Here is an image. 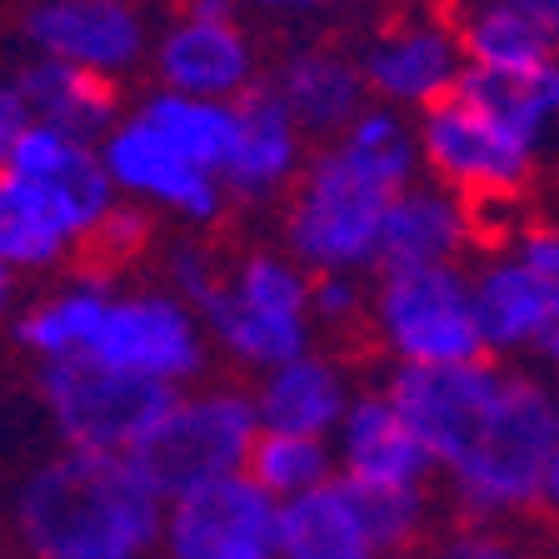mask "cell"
Wrapping results in <instances>:
<instances>
[{"label":"cell","mask_w":559,"mask_h":559,"mask_svg":"<svg viewBox=\"0 0 559 559\" xmlns=\"http://www.w3.org/2000/svg\"><path fill=\"white\" fill-rule=\"evenodd\" d=\"M530 11H549V5H559V0H524Z\"/></svg>","instance_id":"38"},{"label":"cell","mask_w":559,"mask_h":559,"mask_svg":"<svg viewBox=\"0 0 559 559\" xmlns=\"http://www.w3.org/2000/svg\"><path fill=\"white\" fill-rule=\"evenodd\" d=\"M205 340L235 370H275L310 349V270L285 250H245L225 260L221 285L195 305Z\"/></svg>","instance_id":"5"},{"label":"cell","mask_w":559,"mask_h":559,"mask_svg":"<svg viewBox=\"0 0 559 559\" xmlns=\"http://www.w3.org/2000/svg\"><path fill=\"white\" fill-rule=\"evenodd\" d=\"M545 504H549V510H559V460L549 465V479H545Z\"/></svg>","instance_id":"37"},{"label":"cell","mask_w":559,"mask_h":559,"mask_svg":"<svg viewBox=\"0 0 559 559\" xmlns=\"http://www.w3.org/2000/svg\"><path fill=\"white\" fill-rule=\"evenodd\" d=\"M355 66H360L365 95L405 116L430 110L465 81V56H460V40L444 11H405L374 25L355 50Z\"/></svg>","instance_id":"13"},{"label":"cell","mask_w":559,"mask_h":559,"mask_svg":"<svg viewBox=\"0 0 559 559\" xmlns=\"http://www.w3.org/2000/svg\"><path fill=\"white\" fill-rule=\"evenodd\" d=\"M325 0H240V11H260V15H314Z\"/></svg>","instance_id":"35"},{"label":"cell","mask_w":559,"mask_h":559,"mask_svg":"<svg viewBox=\"0 0 559 559\" xmlns=\"http://www.w3.org/2000/svg\"><path fill=\"white\" fill-rule=\"evenodd\" d=\"M349 365L340 360L335 349H300L295 360L275 365L260 374L255 395V419L260 430H280V435H320L330 425H340L349 395Z\"/></svg>","instance_id":"20"},{"label":"cell","mask_w":559,"mask_h":559,"mask_svg":"<svg viewBox=\"0 0 559 559\" xmlns=\"http://www.w3.org/2000/svg\"><path fill=\"white\" fill-rule=\"evenodd\" d=\"M110 285H116V280H100V275H91V270H66L60 285H50L40 300H31L21 310L15 340H21L40 365L81 360V349H85V340H91L95 314H100Z\"/></svg>","instance_id":"25"},{"label":"cell","mask_w":559,"mask_h":559,"mask_svg":"<svg viewBox=\"0 0 559 559\" xmlns=\"http://www.w3.org/2000/svg\"><path fill=\"white\" fill-rule=\"evenodd\" d=\"M310 151H314V140L295 126V116L270 95L265 81L255 91H245L235 100L230 160L221 170V186L230 195V205L260 210V205L285 200L295 190V180H300Z\"/></svg>","instance_id":"16"},{"label":"cell","mask_w":559,"mask_h":559,"mask_svg":"<svg viewBox=\"0 0 559 559\" xmlns=\"http://www.w3.org/2000/svg\"><path fill=\"white\" fill-rule=\"evenodd\" d=\"M345 430V475L365 485H395V489H425V475L435 460L425 444L409 435V425L390 409L384 395H355L340 415Z\"/></svg>","instance_id":"24"},{"label":"cell","mask_w":559,"mask_h":559,"mask_svg":"<svg viewBox=\"0 0 559 559\" xmlns=\"http://www.w3.org/2000/svg\"><path fill=\"white\" fill-rule=\"evenodd\" d=\"M469 295H475L479 340H485V349L495 360L539 345V330H545V285L520 265V255H514L510 245L489 250L469 270Z\"/></svg>","instance_id":"22"},{"label":"cell","mask_w":559,"mask_h":559,"mask_svg":"<svg viewBox=\"0 0 559 559\" xmlns=\"http://www.w3.org/2000/svg\"><path fill=\"white\" fill-rule=\"evenodd\" d=\"M15 35L25 56L60 60L120 85L151 60L155 21L145 0H25Z\"/></svg>","instance_id":"12"},{"label":"cell","mask_w":559,"mask_h":559,"mask_svg":"<svg viewBox=\"0 0 559 559\" xmlns=\"http://www.w3.org/2000/svg\"><path fill=\"white\" fill-rule=\"evenodd\" d=\"M100 145L35 120L0 165V260L15 275L81 265L91 235L116 210Z\"/></svg>","instance_id":"2"},{"label":"cell","mask_w":559,"mask_h":559,"mask_svg":"<svg viewBox=\"0 0 559 559\" xmlns=\"http://www.w3.org/2000/svg\"><path fill=\"white\" fill-rule=\"evenodd\" d=\"M275 504L245 475H225L175 500L170 555L175 559H275Z\"/></svg>","instance_id":"18"},{"label":"cell","mask_w":559,"mask_h":559,"mask_svg":"<svg viewBox=\"0 0 559 559\" xmlns=\"http://www.w3.org/2000/svg\"><path fill=\"white\" fill-rule=\"evenodd\" d=\"M265 85L314 145L340 135L370 105L360 66H355V50L335 46V40H300V46H290L265 70Z\"/></svg>","instance_id":"19"},{"label":"cell","mask_w":559,"mask_h":559,"mask_svg":"<svg viewBox=\"0 0 559 559\" xmlns=\"http://www.w3.org/2000/svg\"><path fill=\"white\" fill-rule=\"evenodd\" d=\"M31 110H25V95L15 91L11 70H0V165L11 160V151L21 145V135L31 130Z\"/></svg>","instance_id":"34"},{"label":"cell","mask_w":559,"mask_h":559,"mask_svg":"<svg viewBox=\"0 0 559 559\" xmlns=\"http://www.w3.org/2000/svg\"><path fill=\"white\" fill-rule=\"evenodd\" d=\"M95 145H100V165L126 205H140L145 215H165L186 230H215L230 215V195H225L221 175H210L205 165L175 151L135 105H126L120 120Z\"/></svg>","instance_id":"10"},{"label":"cell","mask_w":559,"mask_h":559,"mask_svg":"<svg viewBox=\"0 0 559 559\" xmlns=\"http://www.w3.org/2000/svg\"><path fill=\"white\" fill-rule=\"evenodd\" d=\"M460 95L485 105L489 116H500L524 140H535L539 151H549L559 140V56L539 60L514 75H485V70H465Z\"/></svg>","instance_id":"27"},{"label":"cell","mask_w":559,"mask_h":559,"mask_svg":"<svg viewBox=\"0 0 559 559\" xmlns=\"http://www.w3.org/2000/svg\"><path fill=\"white\" fill-rule=\"evenodd\" d=\"M35 390L46 400L50 419L70 440V450L130 454L165 419L180 390L140 374L105 370L91 360H50L35 374Z\"/></svg>","instance_id":"11"},{"label":"cell","mask_w":559,"mask_h":559,"mask_svg":"<svg viewBox=\"0 0 559 559\" xmlns=\"http://www.w3.org/2000/svg\"><path fill=\"white\" fill-rule=\"evenodd\" d=\"M510 250L545 285V330H539L535 355L559 365V225H524L510 240Z\"/></svg>","instance_id":"31"},{"label":"cell","mask_w":559,"mask_h":559,"mask_svg":"<svg viewBox=\"0 0 559 559\" xmlns=\"http://www.w3.org/2000/svg\"><path fill=\"white\" fill-rule=\"evenodd\" d=\"M240 475L265 495H300L330 479V450L314 435H280V430H255V440L245 444Z\"/></svg>","instance_id":"30"},{"label":"cell","mask_w":559,"mask_h":559,"mask_svg":"<svg viewBox=\"0 0 559 559\" xmlns=\"http://www.w3.org/2000/svg\"><path fill=\"white\" fill-rule=\"evenodd\" d=\"M365 330L374 355H390L395 365H465L489 355L475 325L465 265L374 275Z\"/></svg>","instance_id":"8"},{"label":"cell","mask_w":559,"mask_h":559,"mask_svg":"<svg viewBox=\"0 0 559 559\" xmlns=\"http://www.w3.org/2000/svg\"><path fill=\"white\" fill-rule=\"evenodd\" d=\"M340 495L349 500L360 530L374 549H395L409 559L415 549L430 545V520H425V489H395V485H365V479H335Z\"/></svg>","instance_id":"29"},{"label":"cell","mask_w":559,"mask_h":559,"mask_svg":"<svg viewBox=\"0 0 559 559\" xmlns=\"http://www.w3.org/2000/svg\"><path fill=\"white\" fill-rule=\"evenodd\" d=\"M275 549L280 559H374L370 535L335 479L290 495V504L275 514Z\"/></svg>","instance_id":"26"},{"label":"cell","mask_w":559,"mask_h":559,"mask_svg":"<svg viewBox=\"0 0 559 559\" xmlns=\"http://www.w3.org/2000/svg\"><path fill=\"white\" fill-rule=\"evenodd\" d=\"M500 374L504 365L495 355L465 365H395L384 400L409 425V435L425 444L435 465H454L465 454Z\"/></svg>","instance_id":"15"},{"label":"cell","mask_w":559,"mask_h":559,"mask_svg":"<svg viewBox=\"0 0 559 559\" xmlns=\"http://www.w3.org/2000/svg\"><path fill=\"white\" fill-rule=\"evenodd\" d=\"M225 260L230 255H221V250L205 240H175L170 250H165V290L195 310V305L221 285Z\"/></svg>","instance_id":"32"},{"label":"cell","mask_w":559,"mask_h":559,"mask_svg":"<svg viewBox=\"0 0 559 559\" xmlns=\"http://www.w3.org/2000/svg\"><path fill=\"white\" fill-rule=\"evenodd\" d=\"M15 514L35 559H135L155 539L160 495L130 454L66 450L31 475Z\"/></svg>","instance_id":"3"},{"label":"cell","mask_w":559,"mask_h":559,"mask_svg":"<svg viewBox=\"0 0 559 559\" xmlns=\"http://www.w3.org/2000/svg\"><path fill=\"white\" fill-rule=\"evenodd\" d=\"M479 215L465 195L444 190L440 180L419 175L380 215L374 235V275L390 270H430V265H465L479 240Z\"/></svg>","instance_id":"17"},{"label":"cell","mask_w":559,"mask_h":559,"mask_svg":"<svg viewBox=\"0 0 559 559\" xmlns=\"http://www.w3.org/2000/svg\"><path fill=\"white\" fill-rule=\"evenodd\" d=\"M440 559H535L500 520H460Z\"/></svg>","instance_id":"33"},{"label":"cell","mask_w":559,"mask_h":559,"mask_svg":"<svg viewBox=\"0 0 559 559\" xmlns=\"http://www.w3.org/2000/svg\"><path fill=\"white\" fill-rule=\"evenodd\" d=\"M11 81L25 95L31 120L70 130V135H81V140H100L120 120V110H126V95H120L116 81L91 75V70H75V66H60V60L25 56L11 66Z\"/></svg>","instance_id":"21"},{"label":"cell","mask_w":559,"mask_h":559,"mask_svg":"<svg viewBox=\"0 0 559 559\" xmlns=\"http://www.w3.org/2000/svg\"><path fill=\"white\" fill-rule=\"evenodd\" d=\"M415 116L365 105L340 135L320 140L280 210V240L310 275L374 270V235L384 205L419 180Z\"/></svg>","instance_id":"1"},{"label":"cell","mask_w":559,"mask_h":559,"mask_svg":"<svg viewBox=\"0 0 559 559\" xmlns=\"http://www.w3.org/2000/svg\"><path fill=\"white\" fill-rule=\"evenodd\" d=\"M255 395L235 380H210L190 395H175L165 419L130 450V465L160 495L180 500L225 475H240L245 444L255 440Z\"/></svg>","instance_id":"6"},{"label":"cell","mask_w":559,"mask_h":559,"mask_svg":"<svg viewBox=\"0 0 559 559\" xmlns=\"http://www.w3.org/2000/svg\"><path fill=\"white\" fill-rule=\"evenodd\" d=\"M145 70L155 91L195 95V100H240L265 81V56L245 15L170 11V21L155 25Z\"/></svg>","instance_id":"14"},{"label":"cell","mask_w":559,"mask_h":559,"mask_svg":"<svg viewBox=\"0 0 559 559\" xmlns=\"http://www.w3.org/2000/svg\"><path fill=\"white\" fill-rule=\"evenodd\" d=\"M415 140L419 170L454 195H465L475 210L520 200L545 160L535 140H524L514 126H504L500 116H489L485 105H475L460 91L419 110Z\"/></svg>","instance_id":"7"},{"label":"cell","mask_w":559,"mask_h":559,"mask_svg":"<svg viewBox=\"0 0 559 559\" xmlns=\"http://www.w3.org/2000/svg\"><path fill=\"white\" fill-rule=\"evenodd\" d=\"M559 460V390L545 374L504 365L465 454L450 465L460 520H500L545 504L549 465Z\"/></svg>","instance_id":"4"},{"label":"cell","mask_w":559,"mask_h":559,"mask_svg":"<svg viewBox=\"0 0 559 559\" xmlns=\"http://www.w3.org/2000/svg\"><path fill=\"white\" fill-rule=\"evenodd\" d=\"M444 15L454 25L465 70L514 75L555 56L545 25L524 0H444Z\"/></svg>","instance_id":"23"},{"label":"cell","mask_w":559,"mask_h":559,"mask_svg":"<svg viewBox=\"0 0 559 559\" xmlns=\"http://www.w3.org/2000/svg\"><path fill=\"white\" fill-rule=\"evenodd\" d=\"M81 360L180 390L210 370V340L195 310L175 300L165 285H140V290L110 285Z\"/></svg>","instance_id":"9"},{"label":"cell","mask_w":559,"mask_h":559,"mask_svg":"<svg viewBox=\"0 0 559 559\" xmlns=\"http://www.w3.org/2000/svg\"><path fill=\"white\" fill-rule=\"evenodd\" d=\"M135 110L170 140L180 155H190L195 165H205L210 175H221L230 160L235 140V100H195V95L175 91H145L135 100Z\"/></svg>","instance_id":"28"},{"label":"cell","mask_w":559,"mask_h":559,"mask_svg":"<svg viewBox=\"0 0 559 559\" xmlns=\"http://www.w3.org/2000/svg\"><path fill=\"white\" fill-rule=\"evenodd\" d=\"M11 305H15V270L0 260V320L11 314Z\"/></svg>","instance_id":"36"},{"label":"cell","mask_w":559,"mask_h":559,"mask_svg":"<svg viewBox=\"0 0 559 559\" xmlns=\"http://www.w3.org/2000/svg\"><path fill=\"white\" fill-rule=\"evenodd\" d=\"M0 559H11V549H5V539H0Z\"/></svg>","instance_id":"39"}]
</instances>
